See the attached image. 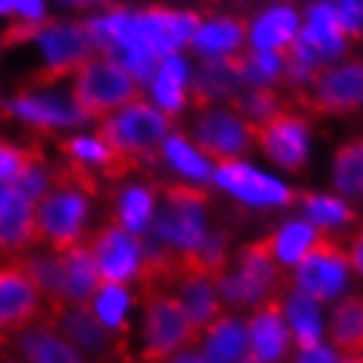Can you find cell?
<instances>
[{
  "mask_svg": "<svg viewBox=\"0 0 363 363\" xmlns=\"http://www.w3.org/2000/svg\"><path fill=\"white\" fill-rule=\"evenodd\" d=\"M169 129H172V116H166L164 111L155 108L145 98L103 118L95 132V137L111 150V161L103 177L116 182L132 172L155 166L164 158L161 147L169 137Z\"/></svg>",
  "mask_w": 363,
  "mask_h": 363,
  "instance_id": "cell-1",
  "label": "cell"
},
{
  "mask_svg": "<svg viewBox=\"0 0 363 363\" xmlns=\"http://www.w3.org/2000/svg\"><path fill=\"white\" fill-rule=\"evenodd\" d=\"M9 37L16 43H32L43 55L37 82L29 87H53L55 82L77 72L90 55H95V45L84 29V21L43 18L37 24H11Z\"/></svg>",
  "mask_w": 363,
  "mask_h": 363,
  "instance_id": "cell-2",
  "label": "cell"
},
{
  "mask_svg": "<svg viewBox=\"0 0 363 363\" xmlns=\"http://www.w3.org/2000/svg\"><path fill=\"white\" fill-rule=\"evenodd\" d=\"M218 298L224 308H245L261 306L274 295H284L287 290V266L279 264L274 253V237L264 235L247 242L240 250L237 272H224L216 279Z\"/></svg>",
  "mask_w": 363,
  "mask_h": 363,
  "instance_id": "cell-3",
  "label": "cell"
},
{
  "mask_svg": "<svg viewBox=\"0 0 363 363\" xmlns=\"http://www.w3.org/2000/svg\"><path fill=\"white\" fill-rule=\"evenodd\" d=\"M140 300L145 306L140 363H169L174 355L192 350L200 342V335L177 295L155 287L140 292Z\"/></svg>",
  "mask_w": 363,
  "mask_h": 363,
  "instance_id": "cell-4",
  "label": "cell"
},
{
  "mask_svg": "<svg viewBox=\"0 0 363 363\" xmlns=\"http://www.w3.org/2000/svg\"><path fill=\"white\" fill-rule=\"evenodd\" d=\"M72 98L84 118L103 121L111 113L143 98L140 82L108 55H90L74 72Z\"/></svg>",
  "mask_w": 363,
  "mask_h": 363,
  "instance_id": "cell-5",
  "label": "cell"
},
{
  "mask_svg": "<svg viewBox=\"0 0 363 363\" xmlns=\"http://www.w3.org/2000/svg\"><path fill=\"white\" fill-rule=\"evenodd\" d=\"M158 192L164 195V208L153 218V237L177 253L198 250L208 240L206 229V206L211 195L200 184L187 182H161Z\"/></svg>",
  "mask_w": 363,
  "mask_h": 363,
  "instance_id": "cell-6",
  "label": "cell"
},
{
  "mask_svg": "<svg viewBox=\"0 0 363 363\" xmlns=\"http://www.w3.org/2000/svg\"><path fill=\"white\" fill-rule=\"evenodd\" d=\"M292 106L311 116H347L363 108V61L321 66L306 87L295 90Z\"/></svg>",
  "mask_w": 363,
  "mask_h": 363,
  "instance_id": "cell-7",
  "label": "cell"
},
{
  "mask_svg": "<svg viewBox=\"0 0 363 363\" xmlns=\"http://www.w3.org/2000/svg\"><path fill=\"white\" fill-rule=\"evenodd\" d=\"M90 213V198L53 174V187L37 203V245L64 253L79 242Z\"/></svg>",
  "mask_w": 363,
  "mask_h": 363,
  "instance_id": "cell-8",
  "label": "cell"
},
{
  "mask_svg": "<svg viewBox=\"0 0 363 363\" xmlns=\"http://www.w3.org/2000/svg\"><path fill=\"white\" fill-rule=\"evenodd\" d=\"M53 321L58 332L72 342L82 355H90L98 363H135L129 355V342L118 340L111 332L90 306H66L53 316H45Z\"/></svg>",
  "mask_w": 363,
  "mask_h": 363,
  "instance_id": "cell-9",
  "label": "cell"
},
{
  "mask_svg": "<svg viewBox=\"0 0 363 363\" xmlns=\"http://www.w3.org/2000/svg\"><path fill=\"white\" fill-rule=\"evenodd\" d=\"M292 108L287 103L269 118L250 124V135L266 158L287 172H300L308 161V121Z\"/></svg>",
  "mask_w": 363,
  "mask_h": 363,
  "instance_id": "cell-10",
  "label": "cell"
},
{
  "mask_svg": "<svg viewBox=\"0 0 363 363\" xmlns=\"http://www.w3.org/2000/svg\"><path fill=\"white\" fill-rule=\"evenodd\" d=\"M295 266H298L295 269V287L311 295L316 303H324V300L335 298L337 292H342L350 261L335 237H329L327 232H318L313 245L306 250V255Z\"/></svg>",
  "mask_w": 363,
  "mask_h": 363,
  "instance_id": "cell-11",
  "label": "cell"
},
{
  "mask_svg": "<svg viewBox=\"0 0 363 363\" xmlns=\"http://www.w3.org/2000/svg\"><path fill=\"white\" fill-rule=\"evenodd\" d=\"M92 258L98 264L100 284H121L127 287L137 277L143 258V240L111 218L108 224L95 229L87 240Z\"/></svg>",
  "mask_w": 363,
  "mask_h": 363,
  "instance_id": "cell-12",
  "label": "cell"
},
{
  "mask_svg": "<svg viewBox=\"0 0 363 363\" xmlns=\"http://www.w3.org/2000/svg\"><path fill=\"white\" fill-rule=\"evenodd\" d=\"M6 113L13 121L29 129L50 132V129L82 127L87 118L77 108L72 95H58L50 87H27L6 100Z\"/></svg>",
  "mask_w": 363,
  "mask_h": 363,
  "instance_id": "cell-13",
  "label": "cell"
},
{
  "mask_svg": "<svg viewBox=\"0 0 363 363\" xmlns=\"http://www.w3.org/2000/svg\"><path fill=\"white\" fill-rule=\"evenodd\" d=\"M45 313L40 295L18 261L0 264V340L16 337Z\"/></svg>",
  "mask_w": 363,
  "mask_h": 363,
  "instance_id": "cell-14",
  "label": "cell"
},
{
  "mask_svg": "<svg viewBox=\"0 0 363 363\" xmlns=\"http://www.w3.org/2000/svg\"><path fill=\"white\" fill-rule=\"evenodd\" d=\"M347 37L337 21V13L329 0H318L306 13V24L292 40L290 50L311 66H329L345 53Z\"/></svg>",
  "mask_w": 363,
  "mask_h": 363,
  "instance_id": "cell-15",
  "label": "cell"
},
{
  "mask_svg": "<svg viewBox=\"0 0 363 363\" xmlns=\"http://www.w3.org/2000/svg\"><path fill=\"white\" fill-rule=\"evenodd\" d=\"M195 143H198L200 155H208L213 161H229V158H240L250 150L253 135H250V124L245 118L227 108L203 111L195 127Z\"/></svg>",
  "mask_w": 363,
  "mask_h": 363,
  "instance_id": "cell-16",
  "label": "cell"
},
{
  "mask_svg": "<svg viewBox=\"0 0 363 363\" xmlns=\"http://www.w3.org/2000/svg\"><path fill=\"white\" fill-rule=\"evenodd\" d=\"M218 169L213 172V182L221 190L232 192L235 198L245 200L250 206H290L298 200V195L284 187L281 182L255 172L253 166L242 164L237 158L218 161Z\"/></svg>",
  "mask_w": 363,
  "mask_h": 363,
  "instance_id": "cell-17",
  "label": "cell"
},
{
  "mask_svg": "<svg viewBox=\"0 0 363 363\" xmlns=\"http://www.w3.org/2000/svg\"><path fill=\"white\" fill-rule=\"evenodd\" d=\"M290 327L284 318V295H274L255 306L247 318V355L261 363H279L290 350Z\"/></svg>",
  "mask_w": 363,
  "mask_h": 363,
  "instance_id": "cell-18",
  "label": "cell"
},
{
  "mask_svg": "<svg viewBox=\"0 0 363 363\" xmlns=\"http://www.w3.org/2000/svg\"><path fill=\"white\" fill-rule=\"evenodd\" d=\"M13 353L18 363H87L84 355L45 316H40L35 324L13 337Z\"/></svg>",
  "mask_w": 363,
  "mask_h": 363,
  "instance_id": "cell-19",
  "label": "cell"
},
{
  "mask_svg": "<svg viewBox=\"0 0 363 363\" xmlns=\"http://www.w3.org/2000/svg\"><path fill=\"white\" fill-rule=\"evenodd\" d=\"M37 245V203L11 187L0 198V253H27Z\"/></svg>",
  "mask_w": 363,
  "mask_h": 363,
  "instance_id": "cell-20",
  "label": "cell"
},
{
  "mask_svg": "<svg viewBox=\"0 0 363 363\" xmlns=\"http://www.w3.org/2000/svg\"><path fill=\"white\" fill-rule=\"evenodd\" d=\"M242 84L240 74H237L235 58L224 55V58H203L198 72L187 84V98L198 111H208L211 103L216 100H229L237 95V87Z\"/></svg>",
  "mask_w": 363,
  "mask_h": 363,
  "instance_id": "cell-21",
  "label": "cell"
},
{
  "mask_svg": "<svg viewBox=\"0 0 363 363\" xmlns=\"http://www.w3.org/2000/svg\"><path fill=\"white\" fill-rule=\"evenodd\" d=\"M21 269L27 272V277L32 279L43 300L48 303V313L43 316H53L58 311H64L66 303V281H64V261L61 253L53 250H27L18 258Z\"/></svg>",
  "mask_w": 363,
  "mask_h": 363,
  "instance_id": "cell-22",
  "label": "cell"
},
{
  "mask_svg": "<svg viewBox=\"0 0 363 363\" xmlns=\"http://www.w3.org/2000/svg\"><path fill=\"white\" fill-rule=\"evenodd\" d=\"M203 358L208 363H237L247 355V321L221 313L203 337Z\"/></svg>",
  "mask_w": 363,
  "mask_h": 363,
  "instance_id": "cell-23",
  "label": "cell"
},
{
  "mask_svg": "<svg viewBox=\"0 0 363 363\" xmlns=\"http://www.w3.org/2000/svg\"><path fill=\"white\" fill-rule=\"evenodd\" d=\"M61 261H64L66 303L69 306H90L95 292L100 290V274L87 242H77L69 250H64Z\"/></svg>",
  "mask_w": 363,
  "mask_h": 363,
  "instance_id": "cell-24",
  "label": "cell"
},
{
  "mask_svg": "<svg viewBox=\"0 0 363 363\" xmlns=\"http://www.w3.org/2000/svg\"><path fill=\"white\" fill-rule=\"evenodd\" d=\"M329 345L335 353L363 355V295H345L329 316Z\"/></svg>",
  "mask_w": 363,
  "mask_h": 363,
  "instance_id": "cell-25",
  "label": "cell"
},
{
  "mask_svg": "<svg viewBox=\"0 0 363 363\" xmlns=\"http://www.w3.org/2000/svg\"><path fill=\"white\" fill-rule=\"evenodd\" d=\"M247 18L242 16H224V18H211L206 24H200L190 45L200 58H224L240 50L242 40L247 35Z\"/></svg>",
  "mask_w": 363,
  "mask_h": 363,
  "instance_id": "cell-26",
  "label": "cell"
},
{
  "mask_svg": "<svg viewBox=\"0 0 363 363\" xmlns=\"http://www.w3.org/2000/svg\"><path fill=\"white\" fill-rule=\"evenodd\" d=\"M284 318H287L290 337L298 350L321 345V311L311 295L292 290L284 298Z\"/></svg>",
  "mask_w": 363,
  "mask_h": 363,
  "instance_id": "cell-27",
  "label": "cell"
},
{
  "mask_svg": "<svg viewBox=\"0 0 363 363\" xmlns=\"http://www.w3.org/2000/svg\"><path fill=\"white\" fill-rule=\"evenodd\" d=\"M300 32V18L298 13L287 6H274L264 11L261 16L253 21L250 37L258 50H284Z\"/></svg>",
  "mask_w": 363,
  "mask_h": 363,
  "instance_id": "cell-28",
  "label": "cell"
},
{
  "mask_svg": "<svg viewBox=\"0 0 363 363\" xmlns=\"http://www.w3.org/2000/svg\"><path fill=\"white\" fill-rule=\"evenodd\" d=\"M187 66L179 55H166L158 64V72L153 77V95L155 103L164 108L166 116L179 113L182 106L187 103Z\"/></svg>",
  "mask_w": 363,
  "mask_h": 363,
  "instance_id": "cell-29",
  "label": "cell"
},
{
  "mask_svg": "<svg viewBox=\"0 0 363 363\" xmlns=\"http://www.w3.org/2000/svg\"><path fill=\"white\" fill-rule=\"evenodd\" d=\"M155 213V187L145 184H129L116 195V213L113 221L132 232V235H145L150 227V218Z\"/></svg>",
  "mask_w": 363,
  "mask_h": 363,
  "instance_id": "cell-30",
  "label": "cell"
},
{
  "mask_svg": "<svg viewBox=\"0 0 363 363\" xmlns=\"http://www.w3.org/2000/svg\"><path fill=\"white\" fill-rule=\"evenodd\" d=\"M129 303H132V298H129L127 287H121V284H100V290L95 292V298L90 303L95 316L124 342H129Z\"/></svg>",
  "mask_w": 363,
  "mask_h": 363,
  "instance_id": "cell-31",
  "label": "cell"
},
{
  "mask_svg": "<svg viewBox=\"0 0 363 363\" xmlns=\"http://www.w3.org/2000/svg\"><path fill=\"white\" fill-rule=\"evenodd\" d=\"M298 200L303 203V213H306V221L313 224L316 229H329V227H345V224H353L355 211L347 206L345 200L340 198H329V195H313V192H300Z\"/></svg>",
  "mask_w": 363,
  "mask_h": 363,
  "instance_id": "cell-32",
  "label": "cell"
},
{
  "mask_svg": "<svg viewBox=\"0 0 363 363\" xmlns=\"http://www.w3.org/2000/svg\"><path fill=\"white\" fill-rule=\"evenodd\" d=\"M237 74L242 84L250 87H266V84L281 79V55L277 50H247V53H232Z\"/></svg>",
  "mask_w": 363,
  "mask_h": 363,
  "instance_id": "cell-33",
  "label": "cell"
},
{
  "mask_svg": "<svg viewBox=\"0 0 363 363\" xmlns=\"http://www.w3.org/2000/svg\"><path fill=\"white\" fill-rule=\"evenodd\" d=\"M161 153H164V158L177 169V172H182L184 177H190L192 182L213 179V169H211V164L190 145V143H187V137L184 135H177V132H174V135L166 137Z\"/></svg>",
  "mask_w": 363,
  "mask_h": 363,
  "instance_id": "cell-34",
  "label": "cell"
},
{
  "mask_svg": "<svg viewBox=\"0 0 363 363\" xmlns=\"http://www.w3.org/2000/svg\"><path fill=\"white\" fill-rule=\"evenodd\" d=\"M284 106L287 103L279 98V92L266 84V87H250L242 95H232L227 103V111L237 113L240 118H245L247 124H258V121L269 118L272 113L284 108Z\"/></svg>",
  "mask_w": 363,
  "mask_h": 363,
  "instance_id": "cell-35",
  "label": "cell"
},
{
  "mask_svg": "<svg viewBox=\"0 0 363 363\" xmlns=\"http://www.w3.org/2000/svg\"><path fill=\"white\" fill-rule=\"evenodd\" d=\"M335 187L342 195L363 198V137L347 143L335 155Z\"/></svg>",
  "mask_w": 363,
  "mask_h": 363,
  "instance_id": "cell-36",
  "label": "cell"
},
{
  "mask_svg": "<svg viewBox=\"0 0 363 363\" xmlns=\"http://www.w3.org/2000/svg\"><path fill=\"white\" fill-rule=\"evenodd\" d=\"M321 229H316L313 224L308 221H290V224H284L279 232H274V253L279 258L281 266H295L306 255L311 245H313V240L318 237Z\"/></svg>",
  "mask_w": 363,
  "mask_h": 363,
  "instance_id": "cell-37",
  "label": "cell"
},
{
  "mask_svg": "<svg viewBox=\"0 0 363 363\" xmlns=\"http://www.w3.org/2000/svg\"><path fill=\"white\" fill-rule=\"evenodd\" d=\"M50 187H53V169H48L45 158L40 153H32L27 166L18 172L16 182H13V190H18L21 195H27L29 200L40 203Z\"/></svg>",
  "mask_w": 363,
  "mask_h": 363,
  "instance_id": "cell-38",
  "label": "cell"
},
{
  "mask_svg": "<svg viewBox=\"0 0 363 363\" xmlns=\"http://www.w3.org/2000/svg\"><path fill=\"white\" fill-rule=\"evenodd\" d=\"M61 153L66 155V161H77V164H84L90 169H100L106 172V166L111 161V150L98 137H69V140H61Z\"/></svg>",
  "mask_w": 363,
  "mask_h": 363,
  "instance_id": "cell-39",
  "label": "cell"
},
{
  "mask_svg": "<svg viewBox=\"0 0 363 363\" xmlns=\"http://www.w3.org/2000/svg\"><path fill=\"white\" fill-rule=\"evenodd\" d=\"M32 153H35V150H27V147L16 145V143H9V140H0V179L13 187L18 172L27 166Z\"/></svg>",
  "mask_w": 363,
  "mask_h": 363,
  "instance_id": "cell-40",
  "label": "cell"
},
{
  "mask_svg": "<svg viewBox=\"0 0 363 363\" xmlns=\"http://www.w3.org/2000/svg\"><path fill=\"white\" fill-rule=\"evenodd\" d=\"M347 40H363V0H329Z\"/></svg>",
  "mask_w": 363,
  "mask_h": 363,
  "instance_id": "cell-41",
  "label": "cell"
},
{
  "mask_svg": "<svg viewBox=\"0 0 363 363\" xmlns=\"http://www.w3.org/2000/svg\"><path fill=\"white\" fill-rule=\"evenodd\" d=\"M295 363H337V353L327 345H313L306 350H298Z\"/></svg>",
  "mask_w": 363,
  "mask_h": 363,
  "instance_id": "cell-42",
  "label": "cell"
},
{
  "mask_svg": "<svg viewBox=\"0 0 363 363\" xmlns=\"http://www.w3.org/2000/svg\"><path fill=\"white\" fill-rule=\"evenodd\" d=\"M347 261H350V266H353L355 272L363 277V229L353 237V242H350V250H347Z\"/></svg>",
  "mask_w": 363,
  "mask_h": 363,
  "instance_id": "cell-43",
  "label": "cell"
},
{
  "mask_svg": "<svg viewBox=\"0 0 363 363\" xmlns=\"http://www.w3.org/2000/svg\"><path fill=\"white\" fill-rule=\"evenodd\" d=\"M169 363H208V361L203 358V353H195V350H184V353L174 355Z\"/></svg>",
  "mask_w": 363,
  "mask_h": 363,
  "instance_id": "cell-44",
  "label": "cell"
},
{
  "mask_svg": "<svg viewBox=\"0 0 363 363\" xmlns=\"http://www.w3.org/2000/svg\"><path fill=\"white\" fill-rule=\"evenodd\" d=\"M337 363H363V355H345V358H340Z\"/></svg>",
  "mask_w": 363,
  "mask_h": 363,
  "instance_id": "cell-45",
  "label": "cell"
},
{
  "mask_svg": "<svg viewBox=\"0 0 363 363\" xmlns=\"http://www.w3.org/2000/svg\"><path fill=\"white\" fill-rule=\"evenodd\" d=\"M237 363H261V361H255L253 355H245V358H242V361H237Z\"/></svg>",
  "mask_w": 363,
  "mask_h": 363,
  "instance_id": "cell-46",
  "label": "cell"
},
{
  "mask_svg": "<svg viewBox=\"0 0 363 363\" xmlns=\"http://www.w3.org/2000/svg\"><path fill=\"white\" fill-rule=\"evenodd\" d=\"M64 3H100V0H64Z\"/></svg>",
  "mask_w": 363,
  "mask_h": 363,
  "instance_id": "cell-47",
  "label": "cell"
},
{
  "mask_svg": "<svg viewBox=\"0 0 363 363\" xmlns=\"http://www.w3.org/2000/svg\"><path fill=\"white\" fill-rule=\"evenodd\" d=\"M0 363H3V361H0Z\"/></svg>",
  "mask_w": 363,
  "mask_h": 363,
  "instance_id": "cell-48",
  "label": "cell"
}]
</instances>
